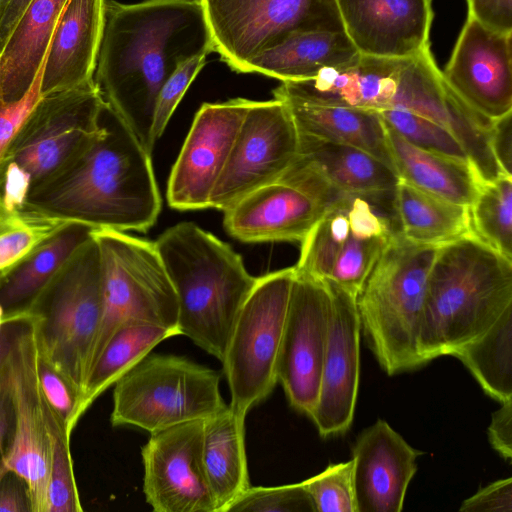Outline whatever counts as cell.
<instances>
[{
  "mask_svg": "<svg viewBox=\"0 0 512 512\" xmlns=\"http://www.w3.org/2000/svg\"><path fill=\"white\" fill-rule=\"evenodd\" d=\"M213 51L202 0H106L93 80L106 107L151 154L162 86L181 63Z\"/></svg>",
  "mask_w": 512,
  "mask_h": 512,
  "instance_id": "cell-1",
  "label": "cell"
},
{
  "mask_svg": "<svg viewBox=\"0 0 512 512\" xmlns=\"http://www.w3.org/2000/svg\"><path fill=\"white\" fill-rule=\"evenodd\" d=\"M100 121L103 134L33 188L25 206L97 229L145 232L161 210L151 154L106 105Z\"/></svg>",
  "mask_w": 512,
  "mask_h": 512,
  "instance_id": "cell-2",
  "label": "cell"
},
{
  "mask_svg": "<svg viewBox=\"0 0 512 512\" xmlns=\"http://www.w3.org/2000/svg\"><path fill=\"white\" fill-rule=\"evenodd\" d=\"M512 306V261L473 233L439 246L429 272L418 351L423 361L452 353Z\"/></svg>",
  "mask_w": 512,
  "mask_h": 512,
  "instance_id": "cell-3",
  "label": "cell"
},
{
  "mask_svg": "<svg viewBox=\"0 0 512 512\" xmlns=\"http://www.w3.org/2000/svg\"><path fill=\"white\" fill-rule=\"evenodd\" d=\"M154 243L177 295L180 335L222 362L257 278L228 244L192 222L168 228Z\"/></svg>",
  "mask_w": 512,
  "mask_h": 512,
  "instance_id": "cell-4",
  "label": "cell"
},
{
  "mask_svg": "<svg viewBox=\"0 0 512 512\" xmlns=\"http://www.w3.org/2000/svg\"><path fill=\"white\" fill-rule=\"evenodd\" d=\"M438 248L393 233L356 297L360 328L388 375L425 365L418 338Z\"/></svg>",
  "mask_w": 512,
  "mask_h": 512,
  "instance_id": "cell-5",
  "label": "cell"
},
{
  "mask_svg": "<svg viewBox=\"0 0 512 512\" xmlns=\"http://www.w3.org/2000/svg\"><path fill=\"white\" fill-rule=\"evenodd\" d=\"M103 313L100 254L92 236L21 318L34 326L40 356L83 393Z\"/></svg>",
  "mask_w": 512,
  "mask_h": 512,
  "instance_id": "cell-6",
  "label": "cell"
},
{
  "mask_svg": "<svg viewBox=\"0 0 512 512\" xmlns=\"http://www.w3.org/2000/svg\"><path fill=\"white\" fill-rule=\"evenodd\" d=\"M220 373L176 355L148 354L114 384L112 426L150 434L227 407Z\"/></svg>",
  "mask_w": 512,
  "mask_h": 512,
  "instance_id": "cell-7",
  "label": "cell"
},
{
  "mask_svg": "<svg viewBox=\"0 0 512 512\" xmlns=\"http://www.w3.org/2000/svg\"><path fill=\"white\" fill-rule=\"evenodd\" d=\"M93 236L100 254L103 313L89 371L126 322H149L179 332L177 295L155 243L112 229L96 228Z\"/></svg>",
  "mask_w": 512,
  "mask_h": 512,
  "instance_id": "cell-8",
  "label": "cell"
},
{
  "mask_svg": "<svg viewBox=\"0 0 512 512\" xmlns=\"http://www.w3.org/2000/svg\"><path fill=\"white\" fill-rule=\"evenodd\" d=\"M294 276L295 266L258 277L230 333L221 363L230 405L244 415L278 383L277 358Z\"/></svg>",
  "mask_w": 512,
  "mask_h": 512,
  "instance_id": "cell-9",
  "label": "cell"
},
{
  "mask_svg": "<svg viewBox=\"0 0 512 512\" xmlns=\"http://www.w3.org/2000/svg\"><path fill=\"white\" fill-rule=\"evenodd\" d=\"M104 106L94 82L42 96L8 146L0 167L17 168L29 179L31 191L103 134Z\"/></svg>",
  "mask_w": 512,
  "mask_h": 512,
  "instance_id": "cell-10",
  "label": "cell"
},
{
  "mask_svg": "<svg viewBox=\"0 0 512 512\" xmlns=\"http://www.w3.org/2000/svg\"><path fill=\"white\" fill-rule=\"evenodd\" d=\"M214 51L232 70L286 36L341 31L336 0H202Z\"/></svg>",
  "mask_w": 512,
  "mask_h": 512,
  "instance_id": "cell-11",
  "label": "cell"
},
{
  "mask_svg": "<svg viewBox=\"0 0 512 512\" xmlns=\"http://www.w3.org/2000/svg\"><path fill=\"white\" fill-rule=\"evenodd\" d=\"M21 319L6 362L14 429L10 446L0 462V477L7 471L22 476L28 484L32 512H46L53 411L43 396L38 379V345L33 323L27 317Z\"/></svg>",
  "mask_w": 512,
  "mask_h": 512,
  "instance_id": "cell-12",
  "label": "cell"
},
{
  "mask_svg": "<svg viewBox=\"0 0 512 512\" xmlns=\"http://www.w3.org/2000/svg\"><path fill=\"white\" fill-rule=\"evenodd\" d=\"M299 134L281 100L251 101L209 207L223 212L250 192L279 181L295 160Z\"/></svg>",
  "mask_w": 512,
  "mask_h": 512,
  "instance_id": "cell-13",
  "label": "cell"
},
{
  "mask_svg": "<svg viewBox=\"0 0 512 512\" xmlns=\"http://www.w3.org/2000/svg\"><path fill=\"white\" fill-rule=\"evenodd\" d=\"M330 312L325 281L295 269L277 358V380L290 405L307 416L319 393Z\"/></svg>",
  "mask_w": 512,
  "mask_h": 512,
  "instance_id": "cell-14",
  "label": "cell"
},
{
  "mask_svg": "<svg viewBox=\"0 0 512 512\" xmlns=\"http://www.w3.org/2000/svg\"><path fill=\"white\" fill-rule=\"evenodd\" d=\"M203 420L150 434L141 449L143 492L155 512H218L202 463Z\"/></svg>",
  "mask_w": 512,
  "mask_h": 512,
  "instance_id": "cell-15",
  "label": "cell"
},
{
  "mask_svg": "<svg viewBox=\"0 0 512 512\" xmlns=\"http://www.w3.org/2000/svg\"><path fill=\"white\" fill-rule=\"evenodd\" d=\"M250 104L251 100L235 98L200 107L170 173V207L182 211L209 207Z\"/></svg>",
  "mask_w": 512,
  "mask_h": 512,
  "instance_id": "cell-16",
  "label": "cell"
},
{
  "mask_svg": "<svg viewBox=\"0 0 512 512\" xmlns=\"http://www.w3.org/2000/svg\"><path fill=\"white\" fill-rule=\"evenodd\" d=\"M512 32L491 29L467 14L442 79L478 115L512 113Z\"/></svg>",
  "mask_w": 512,
  "mask_h": 512,
  "instance_id": "cell-17",
  "label": "cell"
},
{
  "mask_svg": "<svg viewBox=\"0 0 512 512\" xmlns=\"http://www.w3.org/2000/svg\"><path fill=\"white\" fill-rule=\"evenodd\" d=\"M331 297L319 393L310 418L321 436L345 433L354 417L360 373V321L356 295L324 280Z\"/></svg>",
  "mask_w": 512,
  "mask_h": 512,
  "instance_id": "cell-18",
  "label": "cell"
},
{
  "mask_svg": "<svg viewBox=\"0 0 512 512\" xmlns=\"http://www.w3.org/2000/svg\"><path fill=\"white\" fill-rule=\"evenodd\" d=\"M408 58L360 54L354 61L324 68L314 77L283 81L273 95L282 101L380 111L391 107Z\"/></svg>",
  "mask_w": 512,
  "mask_h": 512,
  "instance_id": "cell-19",
  "label": "cell"
},
{
  "mask_svg": "<svg viewBox=\"0 0 512 512\" xmlns=\"http://www.w3.org/2000/svg\"><path fill=\"white\" fill-rule=\"evenodd\" d=\"M343 29L362 55L408 58L430 47L432 0H336Z\"/></svg>",
  "mask_w": 512,
  "mask_h": 512,
  "instance_id": "cell-20",
  "label": "cell"
},
{
  "mask_svg": "<svg viewBox=\"0 0 512 512\" xmlns=\"http://www.w3.org/2000/svg\"><path fill=\"white\" fill-rule=\"evenodd\" d=\"M421 454L385 420L364 429L352 447L356 512H400Z\"/></svg>",
  "mask_w": 512,
  "mask_h": 512,
  "instance_id": "cell-21",
  "label": "cell"
},
{
  "mask_svg": "<svg viewBox=\"0 0 512 512\" xmlns=\"http://www.w3.org/2000/svg\"><path fill=\"white\" fill-rule=\"evenodd\" d=\"M329 208L284 182L262 186L224 211V227L247 243L302 242Z\"/></svg>",
  "mask_w": 512,
  "mask_h": 512,
  "instance_id": "cell-22",
  "label": "cell"
},
{
  "mask_svg": "<svg viewBox=\"0 0 512 512\" xmlns=\"http://www.w3.org/2000/svg\"><path fill=\"white\" fill-rule=\"evenodd\" d=\"M298 177L325 183L341 196L371 199L392 196L399 181L393 169L365 151L302 134L297 156L279 180Z\"/></svg>",
  "mask_w": 512,
  "mask_h": 512,
  "instance_id": "cell-23",
  "label": "cell"
},
{
  "mask_svg": "<svg viewBox=\"0 0 512 512\" xmlns=\"http://www.w3.org/2000/svg\"><path fill=\"white\" fill-rule=\"evenodd\" d=\"M106 0H68L54 30L41 77L42 96L94 82Z\"/></svg>",
  "mask_w": 512,
  "mask_h": 512,
  "instance_id": "cell-24",
  "label": "cell"
},
{
  "mask_svg": "<svg viewBox=\"0 0 512 512\" xmlns=\"http://www.w3.org/2000/svg\"><path fill=\"white\" fill-rule=\"evenodd\" d=\"M68 0H32L0 53V96L21 100L42 71L48 48Z\"/></svg>",
  "mask_w": 512,
  "mask_h": 512,
  "instance_id": "cell-25",
  "label": "cell"
},
{
  "mask_svg": "<svg viewBox=\"0 0 512 512\" xmlns=\"http://www.w3.org/2000/svg\"><path fill=\"white\" fill-rule=\"evenodd\" d=\"M94 227L70 222L0 273L3 321L21 318L76 250L93 236Z\"/></svg>",
  "mask_w": 512,
  "mask_h": 512,
  "instance_id": "cell-26",
  "label": "cell"
},
{
  "mask_svg": "<svg viewBox=\"0 0 512 512\" xmlns=\"http://www.w3.org/2000/svg\"><path fill=\"white\" fill-rule=\"evenodd\" d=\"M359 55L344 30L299 31L249 59L241 73H259L282 82L303 80L324 68L350 63Z\"/></svg>",
  "mask_w": 512,
  "mask_h": 512,
  "instance_id": "cell-27",
  "label": "cell"
},
{
  "mask_svg": "<svg viewBox=\"0 0 512 512\" xmlns=\"http://www.w3.org/2000/svg\"><path fill=\"white\" fill-rule=\"evenodd\" d=\"M245 417L229 404L203 420L202 463L218 512H226L250 487Z\"/></svg>",
  "mask_w": 512,
  "mask_h": 512,
  "instance_id": "cell-28",
  "label": "cell"
},
{
  "mask_svg": "<svg viewBox=\"0 0 512 512\" xmlns=\"http://www.w3.org/2000/svg\"><path fill=\"white\" fill-rule=\"evenodd\" d=\"M385 129L393 167L399 179L456 204L471 205L481 180L470 163L423 150L386 124Z\"/></svg>",
  "mask_w": 512,
  "mask_h": 512,
  "instance_id": "cell-29",
  "label": "cell"
},
{
  "mask_svg": "<svg viewBox=\"0 0 512 512\" xmlns=\"http://www.w3.org/2000/svg\"><path fill=\"white\" fill-rule=\"evenodd\" d=\"M283 102L299 134L360 149L394 170L385 124L378 111Z\"/></svg>",
  "mask_w": 512,
  "mask_h": 512,
  "instance_id": "cell-30",
  "label": "cell"
},
{
  "mask_svg": "<svg viewBox=\"0 0 512 512\" xmlns=\"http://www.w3.org/2000/svg\"><path fill=\"white\" fill-rule=\"evenodd\" d=\"M393 209L401 235L417 244L441 246L472 233L469 207L401 179L393 193Z\"/></svg>",
  "mask_w": 512,
  "mask_h": 512,
  "instance_id": "cell-31",
  "label": "cell"
},
{
  "mask_svg": "<svg viewBox=\"0 0 512 512\" xmlns=\"http://www.w3.org/2000/svg\"><path fill=\"white\" fill-rule=\"evenodd\" d=\"M179 332L158 324L130 321L112 334L92 365L82 393V411L122 375L129 371L160 342Z\"/></svg>",
  "mask_w": 512,
  "mask_h": 512,
  "instance_id": "cell-32",
  "label": "cell"
},
{
  "mask_svg": "<svg viewBox=\"0 0 512 512\" xmlns=\"http://www.w3.org/2000/svg\"><path fill=\"white\" fill-rule=\"evenodd\" d=\"M452 356L465 365L491 398L500 403L512 399V306Z\"/></svg>",
  "mask_w": 512,
  "mask_h": 512,
  "instance_id": "cell-33",
  "label": "cell"
},
{
  "mask_svg": "<svg viewBox=\"0 0 512 512\" xmlns=\"http://www.w3.org/2000/svg\"><path fill=\"white\" fill-rule=\"evenodd\" d=\"M469 215L472 233L512 261V175L481 182Z\"/></svg>",
  "mask_w": 512,
  "mask_h": 512,
  "instance_id": "cell-34",
  "label": "cell"
},
{
  "mask_svg": "<svg viewBox=\"0 0 512 512\" xmlns=\"http://www.w3.org/2000/svg\"><path fill=\"white\" fill-rule=\"evenodd\" d=\"M70 222L26 206L9 209L0 196V273Z\"/></svg>",
  "mask_w": 512,
  "mask_h": 512,
  "instance_id": "cell-35",
  "label": "cell"
},
{
  "mask_svg": "<svg viewBox=\"0 0 512 512\" xmlns=\"http://www.w3.org/2000/svg\"><path fill=\"white\" fill-rule=\"evenodd\" d=\"M351 198L329 208L302 240L296 271L319 280L330 278L350 233L347 211Z\"/></svg>",
  "mask_w": 512,
  "mask_h": 512,
  "instance_id": "cell-36",
  "label": "cell"
},
{
  "mask_svg": "<svg viewBox=\"0 0 512 512\" xmlns=\"http://www.w3.org/2000/svg\"><path fill=\"white\" fill-rule=\"evenodd\" d=\"M378 113L388 127L412 145L470 163L466 151L454 135L430 119L400 108H387Z\"/></svg>",
  "mask_w": 512,
  "mask_h": 512,
  "instance_id": "cell-37",
  "label": "cell"
},
{
  "mask_svg": "<svg viewBox=\"0 0 512 512\" xmlns=\"http://www.w3.org/2000/svg\"><path fill=\"white\" fill-rule=\"evenodd\" d=\"M52 457L47 488L46 512H81L83 508L75 481L70 439L62 420L53 412Z\"/></svg>",
  "mask_w": 512,
  "mask_h": 512,
  "instance_id": "cell-38",
  "label": "cell"
},
{
  "mask_svg": "<svg viewBox=\"0 0 512 512\" xmlns=\"http://www.w3.org/2000/svg\"><path fill=\"white\" fill-rule=\"evenodd\" d=\"M391 236L362 239L349 233L326 280L357 296Z\"/></svg>",
  "mask_w": 512,
  "mask_h": 512,
  "instance_id": "cell-39",
  "label": "cell"
},
{
  "mask_svg": "<svg viewBox=\"0 0 512 512\" xmlns=\"http://www.w3.org/2000/svg\"><path fill=\"white\" fill-rule=\"evenodd\" d=\"M316 512H356L353 460L329 465L302 481Z\"/></svg>",
  "mask_w": 512,
  "mask_h": 512,
  "instance_id": "cell-40",
  "label": "cell"
},
{
  "mask_svg": "<svg viewBox=\"0 0 512 512\" xmlns=\"http://www.w3.org/2000/svg\"><path fill=\"white\" fill-rule=\"evenodd\" d=\"M316 512L303 482L276 487H249L226 512Z\"/></svg>",
  "mask_w": 512,
  "mask_h": 512,
  "instance_id": "cell-41",
  "label": "cell"
},
{
  "mask_svg": "<svg viewBox=\"0 0 512 512\" xmlns=\"http://www.w3.org/2000/svg\"><path fill=\"white\" fill-rule=\"evenodd\" d=\"M37 372L43 396L51 410L62 420L67 435L72 432L82 411L81 392L53 366L44 360L38 351Z\"/></svg>",
  "mask_w": 512,
  "mask_h": 512,
  "instance_id": "cell-42",
  "label": "cell"
},
{
  "mask_svg": "<svg viewBox=\"0 0 512 512\" xmlns=\"http://www.w3.org/2000/svg\"><path fill=\"white\" fill-rule=\"evenodd\" d=\"M207 54L195 55L181 63L162 86L156 101L152 134L157 141L191 82L205 65Z\"/></svg>",
  "mask_w": 512,
  "mask_h": 512,
  "instance_id": "cell-43",
  "label": "cell"
},
{
  "mask_svg": "<svg viewBox=\"0 0 512 512\" xmlns=\"http://www.w3.org/2000/svg\"><path fill=\"white\" fill-rule=\"evenodd\" d=\"M42 71L21 100L6 103L0 96V162L22 124L42 97L40 92Z\"/></svg>",
  "mask_w": 512,
  "mask_h": 512,
  "instance_id": "cell-44",
  "label": "cell"
},
{
  "mask_svg": "<svg viewBox=\"0 0 512 512\" xmlns=\"http://www.w3.org/2000/svg\"><path fill=\"white\" fill-rule=\"evenodd\" d=\"M462 512H512V478L500 479L463 501Z\"/></svg>",
  "mask_w": 512,
  "mask_h": 512,
  "instance_id": "cell-45",
  "label": "cell"
},
{
  "mask_svg": "<svg viewBox=\"0 0 512 512\" xmlns=\"http://www.w3.org/2000/svg\"><path fill=\"white\" fill-rule=\"evenodd\" d=\"M468 14L483 25L512 32V0H466Z\"/></svg>",
  "mask_w": 512,
  "mask_h": 512,
  "instance_id": "cell-46",
  "label": "cell"
},
{
  "mask_svg": "<svg viewBox=\"0 0 512 512\" xmlns=\"http://www.w3.org/2000/svg\"><path fill=\"white\" fill-rule=\"evenodd\" d=\"M0 512H32L28 484L14 471L0 477Z\"/></svg>",
  "mask_w": 512,
  "mask_h": 512,
  "instance_id": "cell-47",
  "label": "cell"
},
{
  "mask_svg": "<svg viewBox=\"0 0 512 512\" xmlns=\"http://www.w3.org/2000/svg\"><path fill=\"white\" fill-rule=\"evenodd\" d=\"M492 447L505 459L512 457V399L501 403L488 427Z\"/></svg>",
  "mask_w": 512,
  "mask_h": 512,
  "instance_id": "cell-48",
  "label": "cell"
},
{
  "mask_svg": "<svg viewBox=\"0 0 512 512\" xmlns=\"http://www.w3.org/2000/svg\"><path fill=\"white\" fill-rule=\"evenodd\" d=\"M511 115L493 120L489 136L493 154L507 175L511 174Z\"/></svg>",
  "mask_w": 512,
  "mask_h": 512,
  "instance_id": "cell-49",
  "label": "cell"
},
{
  "mask_svg": "<svg viewBox=\"0 0 512 512\" xmlns=\"http://www.w3.org/2000/svg\"><path fill=\"white\" fill-rule=\"evenodd\" d=\"M14 429V409L8 389L6 364L0 375V462L10 446Z\"/></svg>",
  "mask_w": 512,
  "mask_h": 512,
  "instance_id": "cell-50",
  "label": "cell"
},
{
  "mask_svg": "<svg viewBox=\"0 0 512 512\" xmlns=\"http://www.w3.org/2000/svg\"><path fill=\"white\" fill-rule=\"evenodd\" d=\"M32 0H5L0 8V53Z\"/></svg>",
  "mask_w": 512,
  "mask_h": 512,
  "instance_id": "cell-51",
  "label": "cell"
},
{
  "mask_svg": "<svg viewBox=\"0 0 512 512\" xmlns=\"http://www.w3.org/2000/svg\"><path fill=\"white\" fill-rule=\"evenodd\" d=\"M22 319L4 322L0 331V375L7 362L13 343L19 331Z\"/></svg>",
  "mask_w": 512,
  "mask_h": 512,
  "instance_id": "cell-52",
  "label": "cell"
},
{
  "mask_svg": "<svg viewBox=\"0 0 512 512\" xmlns=\"http://www.w3.org/2000/svg\"><path fill=\"white\" fill-rule=\"evenodd\" d=\"M3 319H4V311H3L2 306L0 305V331H1V328H2V326L4 324Z\"/></svg>",
  "mask_w": 512,
  "mask_h": 512,
  "instance_id": "cell-53",
  "label": "cell"
},
{
  "mask_svg": "<svg viewBox=\"0 0 512 512\" xmlns=\"http://www.w3.org/2000/svg\"><path fill=\"white\" fill-rule=\"evenodd\" d=\"M4 1H5V0H0V8H1V6L3 5Z\"/></svg>",
  "mask_w": 512,
  "mask_h": 512,
  "instance_id": "cell-54",
  "label": "cell"
}]
</instances>
